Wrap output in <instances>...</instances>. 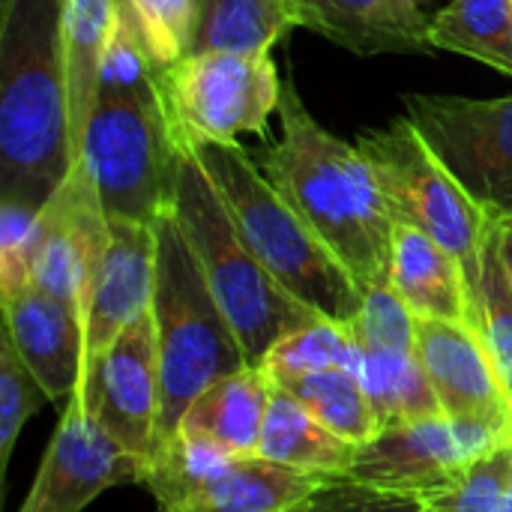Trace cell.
Listing matches in <instances>:
<instances>
[{
    "label": "cell",
    "mask_w": 512,
    "mask_h": 512,
    "mask_svg": "<svg viewBox=\"0 0 512 512\" xmlns=\"http://www.w3.org/2000/svg\"><path fill=\"white\" fill-rule=\"evenodd\" d=\"M426 501L387 492L354 477H330L300 512H423Z\"/></svg>",
    "instance_id": "836d02e7"
},
{
    "label": "cell",
    "mask_w": 512,
    "mask_h": 512,
    "mask_svg": "<svg viewBox=\"0 0 512 512\" xmlns=\"http://www.w3.org/2000/svg\"><path fill=\"white\" fill-rule=\"evenodd\" d=\"M423 512H438V510H435V507H432V504H426V510H423Z\"/></svg>",
    "instance_id": "ab89813d"
},
{
    "label": "cell",
    "mask_w": 512,
    "mask_h": 512,
    "mask_svg": "<svg viewBox=\"0 0 512 512\" xmlns=\"http://www.w3.org/2000/svg\"><path fill=\"white\" fill-rule=\"evenodd\" d=\"M78 396L87 417L126 453L150 459L159 420V342L153 312L129 324L84 372Z\"/></svg>",
    "instance_id": "4fadbf2b"
},
{
    "label": "cell",
    "mask_w": 512,
    "mask_h": 512,
    "mask_svg": "<svg viewBox=\"0 0 512 512\" xmlns=\"http://www.w3.org/2000/svg\"><path fill=\"white\" fill-rule=\"evenodd\" d=\"M390 285L420 321H456L474 327V303L459 261L429 234L396 222Z\"/></svg>",
    "instance_id": "d6986e66"
},
{
    "label": "cell",
    "mask_w": 512,
    "mask_h": 512,
    "mask_svg": "<svg viewBox=\"0 0 512 512\" xmlns=\"http://www.w3.org/2000/svg\"><path fill=\"white\" fill-rule=\"evenodd\" d=\"M183 153L156 78L132 90L99 93L75 162L87 171L108 219L156 225L171 210Z\"/></svg>",
    "instance_id": "8992f818"
},
{
    "label": "cell",
    "mask_w": 512,
    "mask_h": 512,
    "mask_svg": "<svg viewBox=\"0 0 512 512\" xmlns=\"http://www.w3.org/2000/svg\"><path fill=\"white\" fill-rule=\"evenodd\" d=\"M429 48L474 57L512 78V0H450L429 18Z\"/></svg>",
    "instance_id": "d4e9b609"
},
{
    "label": "cell",
    "mask_w": 512,
    "mask_h": 512,
    "mask_svg": "<svg viewBox=\"0 0 512 512\" xmlns=\"http://www.w3.org/2000/svg\"><path fill=\"white\" fill-rule=\"evenodd\" d=\"M51 402L54 399L48 396V390L36 381V375L15 351L12 339L3 333L0 342V471L3 474L9 468L24 423Z\"/></svg>",
    "instance_id": "f546056e"
},
{
    "label": "cell",
    "mask_w": 512,
    "mask_h": 512,
    "mask_svg": "<svg viewBox=\"0 0 512 512\" xmlns=\"http://www.w3.org/2000/svg\"><path fill=\"white\" fill-rule=\"evenodd\" d=\"M276 384L261 366H246L210 384L183 414L177 435L225 456H255Z\"/></svg>",
    "instance_id": "ac0fdd59"
},
{
    "label": "cell",
    "mask_w": 512,
    "mask_h": 512,
    "mask_svg": "<svg viewBox=\"0 0 512 512\" xmlns=\"http://www.w3.org/2000/svg\"><path fill=\"white\" fill-rule=\"evenodd\" d=\"M501 512H512V474H510V486H507V495H504V507Z\"/></svg>",
    "instance_id": "8d00e7d4"
},
{
    "label": "cell",
    "mask_w": 512,
    "mask_h": 512,
    "mask_svg": "<svg viewBox=\"0 0 512 512\" xmlns=\"http://www.w3.org/2000/svg\"><path fill=\"white\" fill-rule=\"evenodd\" d=\"M198 6H201V0H198Z\"/></svg>",
    "instance_id": "b9f144b4"
},
{
    "label": "cell",
    "mask_w": 512,
    "mask_h": 512,
    "mask_svg": "<svg viewBox=\"0 0 512 512\" xmlns=\"http://www.w3.org/2000/svg\"><path fill=\"white\" fill-rule=\"evenodd\" d=\"M477 330L492 351L507 387L512 393V285L501 252L495 222H489L486 246H483V279L477 300Z\"/></svg>",
    "instance_id": "f1b7e54d"
},
{
    "label": "cell",
    "mask_w": 512,
    "mask_h": 512,
    "mask_svg": "<svg viewBox=\"0 0 512 512\" xmlns=\"http://www.w3.org/2000/svg\"><path fill=\"white\" fill-rule=\"evenodd\" d=\"M108 225L111 243L105 249L84 321V372L129 324L153 309L156 291V225L132 219H108Z\"/></svg>",
    "instance_id": "2e32d148"
},
{
    "label": "cell",
    "mask_w": 512,
    "mask_h": 512,
    "mask_svg": "<svg viewBox=\"0 0 512 512\" xmlns=\"http://www.w3.org/2000/svg\"><path fill=\"white\" fill-rule=\"evenodd\" d=\"M279 390L291 393L300 405H306L327 429L348 438L351 444H366L381 432L378 414L360 384V378L348 369H327L297 381L282 384Z\"/></svg>",
    "instance_id": "484cf974"
},
{
    "label": "cell",
    "mask_w": 512,
    "mask_h": 512,
    "mask_svg": "<svg viewBox=\"0 0 512 512\" xmlns=\"http://www.w3.org/2000/svg\"><path fill=\"white\" fill-rule=\"evenodd\" d=\"M168 213L192 246L219 309L246 351L249 366H261L279 339L321 318L291 297L252 255L231 222L225 201L189 150L183 153Z\"/></svg>",
    "instance_id": "5b68a950"
},
{
    "label": "cell",
    "mask_w": 512,
    "mask_h": 512,
    "mask_svg": "<svg viewBox=\"0 0 512 512\" xmlns=\"http://www.w3.org/2000/svg\"><path fill=\"white\" fill-rule=\"evenodd\" d=\"M354 375L360 378L381 429L444 417L417 351H360Z\"/></svg>",
    "instance_id": "cb8c5ba5"
},
{
    "label": "cell",
    "mask_w": 512,
    "mask_h": 512,
    "mask_svg": "<svg viewBox=\"0 0 512 512\" xmlns=\"http://www.w3.org/2000/svg\"><path fill=\"white\" fill-rule=\"evenodd\" d=\"M282 135L255 162L288 204L345 264L360 291L390 282L396 219L357 144L330 135L288 78L279 102Z\"/></svg>",
    "instance_id": "6da1fadb"
},
{
    "label": "cell",
    "mask_w": 512,
    "mask_h": 512,
    "mask_svg": "<svg viewBox=\"0 0 512 512\" xmlns=\"http://www.w3.org/2000/svg\"><path fill=\"white\" fill-rule=\"evenodd\" d=\"M159 87L183 144H237L267 135L285 81L270 54L195 51L159 69Z\"/></svg>",
    "instance_id": "9c48e42d"
},
{
    "label": "cell",
    "mask_w": 512,
    "mask_h": 512,
    "mask_svg": "<svg viewBox=\"0 0 512 512\" xmlns=\"http://www.w3.org/2000/svg\"><path fill=\"white\" fill-rule=\"evenodd\" d=\"M123 21L132 24L150 60L168 69L192 54L198 0H129Z\"/></svg>",
    "instance_id": "83f0119b"
},
{
    "label": "cell",
    "mask_w": 512,
    "mask_h": 512,
    "mask_svg": "<svg viewBox=\"0 0 512 512\" xmlns=\"http://www.w3.org/2000/svg\"><path fill=\"white\" fill-rule=\"evenodd\" d=\"M405 3H408V6H417V9H420V3H423V0H405Z\"/></svg>",
    "instance_id": "f35d334b"
},
{
    "label": "cell",
    "mask_w": 512,
    "mask_h": 512,
    "mask_svg": "<svg viewBox=\"0 0 512 512\" xmlns=\"http://www.w3.org/2000/svg\"><path fill=\"white\" fill-rule=\"evenodd\" d=\"M159 512H162V510H159Z\"/></svg>",
    "instance_id": "7bdbcfd3"
},
{
    "label": "cell",
    "mask_w": 512,
    "mask_h": 512,
    "mask_svg": "<svg viewBox=\"0 0 512 512\" xmlns=\"http://www.w3.org/2000/svg\"><path fill=\"white\" fill-rule=\"evenodd\" d=\"M3 300V333L54 402L69 399L84 375V318L69 303L24 285Z\"/></svg>",
    "instance_id": "e0dca14e"
},
{
    "label": "cell",
    "mask_w": 512,
    "mask_h": 512,
    "mask_svg": "<svg viewBox=\"0 0 512 512\" xmlns=\"http://www.w3.org/2000/svg\"><path fill=\"white\" fill-rule=\"evenodd\" d=\"M501 435L471 420H414L384 426L372 441L357 447L348 477L432 501L462 483V477L486 456L504 450Z\"/></svg>",
    "instance_id": "8fae6325"
},
{
    "label": "cell",
    "mask_w": 512,
    "mask_h": 512,
    "mask_svg": "<svg viewBox=\"0 0 512 512\" xmlns=\"http://www.w3.org/2000/svg\"><path fill=\"white\" fill-rule=\"evenodd\" d=\"M204 168L243 243L270 276L315 315L351 324L363 306V291L312 225L267 180L240 144H183Z\"/></svg>",
    "instance_id": "3957f363"
},
{
    "label": "cell",
    "mask_w": 512,
    "mask_h": 512,
    "mask_svg": "<svg viewBox=\"0 0 512 512\" xmlns=\"http://www.w3.org/2000/svg\"><path fill=\"white\" fill-rule=\"evenodd\" d=\"M512 474V447H504L486 459H480L456 489L447 495H438L426 504L438 512H501L504 495L510 486Z\"/></svg>",
    "instance_id": "1f68e13d"
},
{
    "label": "cell",
    "mask_w": 512,
    "mask_h": 512,
    "mask_svg": "<svg viewBox=\"0 0 512 512\" xmlns=\"http://www.w3.org/2000/svg\"><path fill=\"white\" fill-rule=\"evenodd\" d=\"M144 474L147 462L105 435L75 390L18 512H81L114 486H144Z\"/></svg>",
    "instance_id": "5bb4252c"
},
{
    "label": "cell",
    "mask_w": 512,
    "mask_h": 512,
    "mask_svg": "<svg viewBox=\"0 0 512 512\" xmlns=\"http://www.w3.org/2000/svg\"><path fill=\"white\" fill-rule=\"evenodd\" d=\"M294 27H309V12L300 0H201L192 54H270Z\"/></svg>",
    "instance_id": "603a6c76"
},
{
    "label": "cell",
    "mask_w": 512,
    "mask_h": 512,
    "mask_svg": "<svg viewBox=\"0 0 512 512\" xmlns=\"http://www.w3.org/2000/svg\"><path fill=\"white\" fill-rule=\"evenodd\" d=\"M495 234H498V252H501V261H504V270H507L512 285V216H504L501 222H495Z\"/></svg>",
    "instance_id": "d590c367"
},
{
    "label": "cell",
    "mask_w": 512,
    "mask_h": 512,
    "mask_svg": "<svg viewBox=\"0 0 512 512\" xmlns=\"http://www.w3.org/2000/svg\"><path fill=\"white\" fill-rule=\"evenodd\" d=\"M258 456L306 474L348 477L357 456V444L327 429L306 405L276 387L264 420Z\"/></svg>",
    "instance_id": "7402d4cb"
},
{
    "label": "cell",
    "mask_w": 512,
    "mask_h": 512,
    "mask_svg": "<svg viewBox=\"0 0 512 512\" xmlns=\"http://www.w3.org/2000/svg\"><path fill=\"white\" fill-rule=\"evenodd\" d=\"M150 312L159 342L156 453L177 435L186 408L210 384L249 366L237 333L219 309L204 270L171 213L156 219V291Z\"/></svg>",
    "instance_id": "277c9868"
},
{
    "label": "cell",
    "mask_w": 512,
    "mask_h": 512,
    "mask_svg": "<svg viewBox=\"0 0 512 512\" xmlns=\"http://www.w3.org/2000/svg\"><path fill=\"white\" fill-rule=\"evenodd\" d=\"M159 78V66L150 60L147 48L141 45L138 33L132 30L129 21H117L105 60H102V75H99V93H114V90H132L141 84H150Z\"/></svg>",
    "instance_id": "e575fe53"
},
{
    "label": "cell",
    "mask_w": 512,
    "mask_h": 512,
    "mask_svg": "<svg viewBox=\"0 0 512 512\" xmlns=\"http://www.w3.org/2000/svg\"><path fill=\"white\" fill-rule=\"evenodd\" d=\"M330 477L264 456H225L174 435L150 459L144 486L162 512H300Z\"/></svg>",
    "instance_id": "ba28073f"
},
{
    "label": "cell",
    "mask_w": 512,
    "mask_h": 512,
    "mask_svg": "<svg viewBox=\"0 0 512 512\" xmlns=\"http://www.w3.org/2000/svg\"><path fill=\"white\" fill-rule=\"evenodd\" d=\"M348 330L360 351H417V318L390 282L363 291V306Z\"/></svg>",
    "instance_id": "4dcf8cb0"
},
{
    "label": "cell",
    "mask_w": 512,
    "mask_h": 512,
    "mask_svg": "<svg viewBox=\"0 0 512 512\" xmlns=\"http://www.w3.org/2000/svg\"><path fill=\"white\" fill-rule=\"evenodd\" d=\"M39 210L0 201V297L30 285V249L36 237Z\"/></svg>",
    "instance_id": "d6a6232c"
},
{
    "label": "cell",
    "mask_w": 512,
    "mask_h": 512,
    "mask_svg": "<svg viewBox=\"0 0 512 512\" xmlns=\"http://www.w3.org/2000/svg\"><path fill=\"white\" fill-rule=\"evenodd\" d=\"M108 243V216L87 171L75 162L66 183L39 210L30 249V285L69 303L87 321L93 285Z\"/></svg>",
    "instance_id": "7c38bea8"
},
{
    "label": "cell",
    "mask_w": 512,
    "mask_h": 512,
    "mask_svg": "<svg viewBox=\"0 0 512 512\" xmlns=\"http://www.w3.org/2000/svg\"><path fill=\"white\" fill-rule=\"evenodd\" d=\"M3 3H9V0H0V6H3Z\"/></svg>",
    "instance_id": "60d3db41"
},
{
    "label": "cell",
    "mask_w": 512,
    "mask_h": 512,
    "mask_svg": "<svg viewBox=\"0 0 512 512\" xmlns=\"http://www.w3.org/2000/svg\"><path fill=\"white\" fill-rule=\"evenodd\" d=\"M117 9H120V18L126 15V9H129V0H117Z\"/></svg>",
    "instance_id": "74e56055"
},
{
    "label": "cell",
    "mask_w": 512,
    "mask_h": 512,
    "mask_svg": "<svg viewBox=\"0 0 512 512\" xmlns=\"http://www.w3.org/2000/svg\"><path fill=\"white\" fill-rule=\"evenodd\" d=\"M357 147L369 159L393 219L429 234L459 261L471 291L477 330V300L489 219L468 198L459 180L441 165V159L429 150V144L420 138L408 117H396L390 126L360 132Z\"/></svg>",
    "instance_id": "52a82bcc"
},
{
    "label": "cell",
    "mask_w": 512,
    "mask_h": 512,
    "mask_svg": "<svg viewBox=\"0 0 512 512\" xmlns=\"http://www.w3.org/2000/svg\"><path fill=\"white\" fill-rule=\"evenodd\" d=\"M417 354L444 417L483 423L512 447V393L480 330L417 318Z\"/></svg>",
    "instance_id": "9a60e30c"
},
{
    "label": "cell",
    "mask_w": 512,
    "mask_h": 512,
    "mask_svg": "<svg viewBox=\"0 0 512 512\" xmlns=\"http://www.w3.org/2000/svg\"><path fill=\"white\" fill-rule=\"evenodd\" d=\"M72 171L63 0L0 6V201L42 210Z\"/></svg>",
    "instance_id": "7a4b0ae2"
},
{
    "label": "cell",
    "mask_w": 512,
    "mask_h": 512,
    "mask_svg": "<svg viewBox=\"0 0 512 512\" xmlns=\"http://www.w3.org/2000/svg\"><path fill=\"white\" fill-rule=\"evenodd\" d=\"M360 357V348L348 330V324H336L327 318H318L294 333H288L285 339H279L270 354L264 357L261 369L270 375V381L276 387L315 375V372H327V369H348L354 372Z\"/></svg>",
    "instance_id": "4316f807"
},
{
    "label": "cell",
    "mask_w": 512,
    "mask_h": 512,
    "mask_svg": "<svg viewBox=\"0 0 512 512\" xmlns=\"http://www.w3.org/2000/svg\"><path fill=\"white\" fill-rule=\"evenodd\" d=\"M120 21L117 0H63V57L69 87V141L72 165L81 150L84 129L99 102L102 60Z\"/></svg>",
    "instance_id": "44dd1931"
},
{
    "label": "cell",
    "mask_w": 512,
    "mask_h": 512,
    "mask_svg": "<svg viewBox=\"0 0 512 512\" xmlns=\"http://www.w3.org/2000/svg\"><path fill=\"white\" fill-rule=\"evenodd\" d=\"M405 117L489 222L512 216V96L405 93Z\"/></svg>",
    "instance_id": "30bf717a"
},
{
    "label": "cell",
    "mask_w": 512,
    "mask_h": 512,
    "mask_svg": "<svg viewBox=\"0 0 512 512\" xmlns=\"http://www.w3.org/2000/svg\"><path fill=\"white\" fill-rule=\"evenodd\" d=\"M309 30L357 51H426L429 18L405 0H300Z\"/></svg>",
    "instance_id": "ffe728a7"
}]
</instances>
